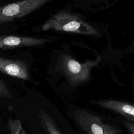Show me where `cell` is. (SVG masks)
<instances>
[{"instance_id": "6da1fadb", "label": "cell", "mask_w": 134, "mask_h": 134, "mask_svg": "<svg viewBox=\"0 0 134 134\" xmlns=\"http://www.w3.org/2000/svg\"><path fill=\"white\" fill-rule=\"evenodd\" d=\"M42 31L53 30L83 35L97 36V29L74 14L61 10L50 17L41 27Z\"/></svg>"}, {"instance_id": "7a4b0ae2", "label": "cell", "mask_w": 134, "mask_h": 134, "mask_svg": "<svg viewBox=\"0 0 134 134\" xmlns=\"http://www.w3.org/2000/svg\"><path fill=\"white\" fill-rule=\"evenodd\" d=\"M100 59L98 57L95 60L81 63L64 53L59 57L58 64L61 72L65 76L70 85L75 87L88 81L91 70L98 64Z\"/></svg>"}, {"instance_id": "3957f363", "label": "cell", "mask_w": 134, "mask_h": 134, "mask_svg": "<svg viewBox=\"0 0 134 134\" xmlns=\"http://www.w3.org/2000/svg\"><path fill=\"white\" fill-rule=\"evenodd\" d=\"M74 119L86 134H119L115 127L104 123L98 116L87 110L77 109L73 113Z\"/></svg>"}, {"instance_id": "277c9868", "label": "cell", "mask_w": 134, "mask_h": 134, "mask_svg": "<svg viewBox=\"0 0 134 134\" xmlns=\"http://www.w3.org/2000/svg\"><path fill=\"white\" fill-rule=\"evenodd\" d=\"M51 0H21L0 6V24L23 17L41 8Z\"/></svg>"}, {"instance_id": "5b68a950", "label": "cell", "mask_w": 134, "mask_h": 134, "mask_svg": "<svg viewBox=\"0 0 134 134\" xmlns=\"http://www.w3.org/2000/svg\"><path fill=\"white\" fill-rule=\"evenodd\" d=\"M49 40L50 39L48 38H37L14 35H0V49L39 46L44 44Z\"/></svg>"}, {"instance_id": "8992f818", "label": "cell", "mask_w": 134, "mask_h": 134, "mask_svg": "<svg viewBox=\"0 0 134 134\" xmlns=\"http://www.w3.org/2000/svg\"><path fill=\"white\" fill-rule=\"evenodd\" d=\"M0 72L24 80H28L30 78L27 64L24 61L19 59L0 57Z\"/></svg>"}, {"instance_id": "52a82bcc", "label": "cell", "mask_w": 134, "mask_h": 134, "mask_svg": "<svg viewBox=\"0 0 134 134\" xmlns=\"http://www.w3.org/2000/svg\"><path fill=\"white\" fill-rule=\"evenodd\" d=\"M89 102L92 104L118 113L128 121H134V105L115 99L91 100Z\"/></svg>"}, {"instance_id": "ba28073f", "label": "cell", "mask_w": 134, "mask_h": 134, "mask_svg": "<svg viewBox=\"0 0 134 134\" xmlns=\"http://www.w3.org/2000/svg\"><path fill=\"white\" fill-rule=\"evenodd\" d=\"M40 125L47 134H62L49 113L40 109L38 114Z\"/></svg>"}, {"instance_id": "9c48e42d", "label": "cell", "mask_w": 134, "mask_h": 134, "mask_svg": "<svg viewBox=\"0 0 134 134\" xmlns=\"http://www.w3.org/2000/svg\"><path fill=\"white\" fill-rule=\"evenodd\" d=\"M7 127L10 134H26L19 119L10 118Z\"/></svg>"}, {"instance_id": "30bf717a", "label": "cell", "mask_w": 134, "mask_h": 134, "mask_svg": "<svg viewBox=\"0 0 134 134\" xmlns=\"http://www.w3.org/2000/svg\"><path fill=\"white\" fill-rule=\"evenodd\" d=\"M0 97L12 99L13 96L5 82L0 79Z\"/></svg>"}, {"instance_id": "8fae6325", "label": "cell", "mask_w": 134, "mask_h": 134, "mask_svg": "<svg viewBox=\"0 0 134 134\" xmlns=\"http://www.w3.org/2000/svg\"><path fill=\"white\" fill-rule=\"evenodd\" d=\"M125 127L131 134H134V122L124 120L123 121Z\"/></svg>"}]
</instances>
